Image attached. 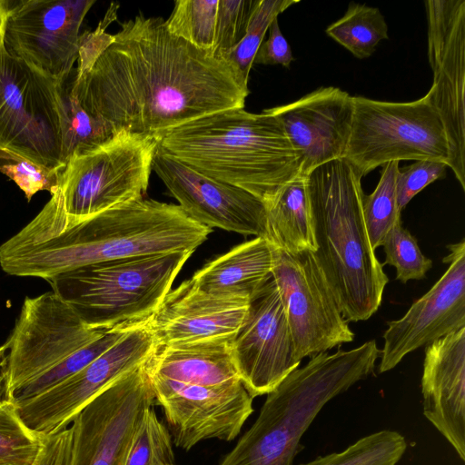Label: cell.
<instances>
[{
    "label": "cell",
    "mask_w": 465,
    "mask_h": 465,
    "mask_svg": "<svg viewBox=\"0 0 465 465\" xmlns=\"http://www.w3.org/2000/svg\"><path fill=\"white\" fill-rule=\"evenodd\" d=\"M10 1L0 0V49L5 45V32Z\"/></svg>",
    "instance_id": "cell-40"
},
{
    "label": "cell",
    "mask_w": 465,
    "mask_h": 465,
    "mask_svg": "<svg viewBox=\"0 0 465 465\" xmlns=\"http://www.w3.org/2000/svg\"><path fill=\"white\" fill-rule=\"evenodd\" d=\"M43 445V436L22 420L15 403L0 402V465H34Z\"/></svg>",
    "instance_id": "cell-30"
},
{
    "label": "cell",
    "mask_w": 465,
    "mask_h": 465,
    "mask_svg": "<svg viewBox=\"0 0 465 465\" xmlns=\"http://www.w3.org/2000/svg\"><path fill=\"white\" fill-rule=\"evenodd\" d=\"M299 1L259 0L242 40L224 57L248 82L256 52L278 15Z\"/></svg>",
    "instance_id": "cell-33"
},
{
    "label": "cell",
    "mask_w": 465,
    "mask_h": 465,
    "mask_svg": "<svg viewBox=\"0 0 465 465\" xmlns=\"http://www.w3.org/2000/svg\"><path fill=\"white\" fill-rule=\"evenodd\" d=\"M100 22L81 35L70 84L81 105L115 134L161 141L213 113L244 108L248 82L227 60L171 34L161 17L137 15L115 35Z\"/></svg>",
    "instance_id": "cell-1"
},
{
    "label": "cell",
    "mask_w": 465,
    "mask_h": 465,
    "mask_svg": "<svg viewBox=\"0 0 465 465\" xmlns=\"http://www.w3.org/2000/svg\"><path fill=\"white\" fill-rule=\"evenodd\" d=\"M381 246L385 253L381 264L395 267L396 279L403 283L423 279L432 266V261L423 255L417 239L402 226L401 221L392 226Z\"/></svg>",
    "instance_id": "cell-34"
},
{
    "label": "cell",
    "mask_w": 465,
    "mask_h": 465,
    "mask_svg": "<svg viewBox=\"0 0 465 465\" xmlns=\"http://www.w3.org/2000/svg\"><path fill=\"white\" fill-rule=\"evenodd\" d=\"M70 442L71 430L68 427L43 436V445L34 465H66Z\"/></svg>",
    "instance_id": "cell-39"
},
{
    "label": "cell",
    "mask_w": 465,
    "mask_h": 465,
    "mask_svg": "<svg viewBox=\"0 0 465 465\" xmlns=\"http://www.w3.org/2000/svg\"><path fill=\"white\" fill-rule=\"evenodd\" d=\"M423 414L465 460V327L425 346Z\"/></svg>",
    "instance_id": "cell-21"
},
{
    "label": "cell",
    "mask_w": 465,
    "mask_h": 465,
    "mask_svg": "<svg viewBox=\"0 0 465 465\" xmlns=\"http://www.w3.org/2000/svg\"><path fill=\"white\" fill-rule=\"evenodd\" d=\"M424 4L433 75L426 95L445 129L448 167L465 191V1L427 0Z\"/></svg>",
    "instance_id": "cell-13"
},
{
    "label": "cell",
    "mask_w": 465,
    "mask_h": 465,
    "mask_svg": "<svg viewBox=\"0 0 465 465\" xmlns=\"http://www.w3.org/2000/svg\"><path fill=\"white\" fill-rule=\"evenodd\" d=\"M218 3L219 0H177L164 25L171 34L213 53Z\"/></svg>",
    "instance_id": "cell-28"
},
{
    "label": "cell",
    "mask_w": 465,
    "mask_h": 465,
    "mask_svg": "<svg viewBox=\"0 0 465 465\" xmlns=\"http://www.w3.org/2000/svg\"><path fill=\"white\" fill-rule=\"evenodd\" d=\"M212 231L179 205L144 197L74 220L65 213L58 187L35 218L0 245V266L10 275L48 281L86 265L193 252Z\"/></svg>",
    "instance_id": "cell-2"
},
{
    "label": "cell",
    "mask_w": 465,
    "mask_h": 465,
    "mask_svg": "<svg viewBox=\"0 0 465 465\" xmlns=\"http://www.w3.org/2000/svg\"><path fill=\"white\" fill-rule=\"evenodd\" d=\"M153 170L191 219L209 228L267 238L266 208L252 193L194 171L158 146Z\"/></svg>",
    "instance_id": "cell-18"
},
{
    "label": "cell",
    "mask_w": 465,
    "mask_h": 465,
    "mask_svg": "<svg viewBox=\"0 0 465 465\" xmlns=\"http://www.w3.org/2000/svg\"><path fill=\"white\" fill-rule=\"evenodd\" d=\"M407 450L398 431L382 430L361 438L341 452H334L300 465H396Z\"/></svg>",
    "instance_id": "cell-27"
},
{
    "label": "cell",
    "mask_w": 465,
    "mask_h": 465,
    "mask_svg": "<svg viewBox=\"0 0 465 465\" xmlns=\"http://www.w3.org/2000/svg\"><path fill=\"white\" fill-rule=\"evenodd\" d=\"M325 32L359 59L370 57L378 44L388 39V25L381 11L353 2Z\"/></svg>",
    "instance_id": "cell-25"
},
{
    "label": "cell",
    "mask_w": 465,
    "mask_h": 465,
    "mask_svg": "<svg viewBox=\"0 0 465 465\" xmlns=\"http://www.w3.org/2000/svg\"><path fill=\"white\" fill-rule=\"evenodd\" d=\"M94 0L10 2L5 45L14 56L64 83L77 61L80 28Z\"/></svg>",
    "instance_id": "cell-14"
},
{
    "label": "cell",
    "mask_w": 465,
    "mask_h": 465,
    "mask_svg": "<svg viewBox=\"0 0 465 465\" xmlns=\"http://www.w3.org/2000/svg\"><path fill=\"white\" fill-rule=\"evenodd\" d=\"M166 154L268 205L298 178L301 159L281 122L264 110L232 108L181 125L158 142Z\"/></svg>",
    "instance_id": "cell-3"
},
{
    "label": "cell",
    "mask_w": 465,
    "mask_h": 465,
    "mask_svg": "<svg viewBox=\"0 0 465 465\" xmlns=\"http://www.w3.org/2000/svg\"><path fill=\"white\" fill-rule=\"evenodd\" d=\"M231 347L240 380L252 398L267 395L299 367L301 361L272 278L251 299Z\"/></svg>",
    "instance_id": "cell-16"
},
{
    "label": "cell",
    "mask_w": 465,
    "mask_h": 465,
    "mask_svg": "<svg viewBox=\"0 0 465 465\" xmlns=\"http://www.w3.org/2000/svg\"><path fill=\"white\" fill-rule=\"evenodd\" d=\"M399 162L382 165L380 181L374 191L363 194L362 213L367 233L372 249L381 246L386 235L398 222L401 221L397 202L396 179L400 170Z\"/></svg>",
    "instance_id": "cell-26"
},
{
    "label": "cell",
    "mask_w": 465,
    "mask_h": 465,
    "mask_svg": "<svg viewBox=\"0 0 465 465\" xmlns=\"http://www.w3.org/2000/svg\"><path fill=\"white\" fill-rule=\"evenodd\" d=\"M266 110L281 122L298 153L301 176L344 158L353 119V99L347 92L321 87L292 103Z\"/></svg>",
    "instance_id": "cell-19"
},
{
    "label": "cell",
    "mask_w": 465,
    "mask_h": 465,
    "mask_svg": "<svg viewBox=\"0 0 465 465\" xmlns=\"http://www.w3.org/2000/svg\"><path fill=\"white\" fill-rule=\"evenodd\" d=\"M157 146L158 141L150 136L120 131L73 153L59 183L67 215L84 220L143 198Z\"/></svg>",
    "instance_id": "cell-8"
},
{
    "label": "cell",
    "mask_w": 465,
    "mask_h": 465,
    "mask_svg": "<svg viewBox=\"0 0 465 465\" xmlns=\"http://www.w3.org/2000/svg\"><path fill=\"white\" fill-rule=\"evenodd\" d=\"M62 170L45 166L0 148V173L13 180L28 201L40 191L52 193L57 189Z\"/></svg>",
    "instance_id": "cell-35"
},
{
    "label": "cell",
    "mask_w": 465,
    "mask_h": 465,
    "mask_svg": "<svg viewBox=\"0 0 465 465\" xmlns=\"http://www.w3.org/2000/svg\"><path fill=\"white\" fill-rule=\"evenodd\" d=\"M352 99L353 119L343 159L362 177L390 162L429 160L448 166L445 129L426 94L411 102Z\"/></svg>",
    "instance_id": "cell-7"
},
{
    "label": "cell",
    "mask_w": 465,
    "mask_h": 465,
    "mask_svg": "<svg viewBox=\"0 0 465 465\" xmlns=\"http://www.w3.org/2000/svg\"><path fill=\"white\" fill-rule=\"evenodd\" d=\"M361 178L345 159L320 165L305 176L313 255L348 322L371 318L389 282L367 233Z\"/></svg>",
    "instance_id": "cell-4"
},
{
    "label": "cell",
    "mask_w": 465,
    "mask_h": 465,
    "mask_svg": "<svg viewBox=\"0 0 465 465\" xmlns=\"http://www.w3.org/2000/svg\"><path fill=\"white\" fill-rule=\"evenodd\" d=\"M193 252H173L86 265L47 282L88 326L112 330L148 320Z\"/></svg>",
    "instance_id": "cell-5"
},
{
    "label": "cell",
    "mask_w": 465,
    "mask_h": 465,
    "mask_svg": "<svg viewBox=\"0 0 465 465\" xmlns=\"http://www.w3.org/2000/svg\"><path fill=\"white\" fill-rule=\"evenodd\" d=\"M144 364L116 380L75 415L66 465H124L144 411L155 404Z\"/></svg>",
    "instance_id": "cell-12"
},
{
    "label": "cell",
    "mask_w": 465,
    "mask_h": 465,
    "mask_svg": "<svg viewBox=\"0 0 465 465\" xmlns=\"http://www.w3.org/2000/svg\"><path fill=\"white\" fill-rule=\"evenodd\" d=\"M109 330L85 324L54 292L26 297L6 341L5 399Z\"/></svg>",
    "instance_id": "cell-9"
},
{
    "label": "cell",
    "mask_w": 465,
    "mask_h": 465,
    "mask_svg": "<svg viewBox=\"0 0 465 465\" xmlns=\"http://www.w3.org/2000/svg\"><path fill=\"white\" fill-rule=\"evenodd\" d=\"M124 465H174L171 433L153 407L144 411L134 430Z\"/></svg>",
    "instance_id": "cell-31"
},
{
    "label": "cell",
    "mask_w": 465,
    "mask_h": 465,
    "mask_svg": "<svg viewBox=\"0 0 465 465\" xmlns=\"http://www.w3.org/2000/svg\"><path fill=\"white\" fill-rule=\"evenodd\" d=\"M444 274L399 320L388 322L381 350V373L410 352L465 327V241L448 245Z\"/></svg>",
    "instance_id": "cell-17"
},
{
    "label": "cell",
    "mask_w": 465,
    "mask_h": 465,
    "mask_svg": "<svg viewBox=\"0 0 465 465\" xmlns=\"http://www.w3.org/2000/svg\"><path fill=\"white\" fill-rule=\"evenodd\" d=\"M447 164L437 161H415L404 170H399L396 179L397 202L402 210L427 185L445 177Z\"/></svg>",
    "instance_id": "cell-37"
},
{
    "label": "cell",
    "mask_w": 465,
    "mask_h": 465,
    "mask_svg": "<svg viewBox=\"0 0 465 465\" xmlns=\"http://www.w3.org/2000/svg\"><path fill=\"white\" fill-rule=\"evenodd\" d=\"M249 306L248 299L205 292L189 279L171 289L149 325L157 346L233 340Z\"/></svg>",
    "instance_id": "cell-20"
},
{
    "label": "cell",
    "mask_w": 465,
    "mask_h": 465,
    "mask_svg": "<svg viewBox=\"0 0 465 465\" xmlns=\"http://www.w3.org/2000/svg\"><path fill=\"white\" fill-rule=\"evenodd\" d=\"M175 446L189 450L202 440H234L253 412V398L241 381L188 384L149 375Z\"/></svg>",
    "instance_id": "cell-15"
},
{
    "label": "cell",
    "mask_w": 465,
    "mask_h": 465,
    "mask_svg": "<svg viewBox=\"0 0 465 465\" xmlns=\"http://www.w3.org/2000/svg\"><path fill=\"white\" fill-rule=\"evenodd\" d=\"M131 326L107 331L90 344L75 351L59 364L22 386L8 400L13 402H19L35 397L63 382L114 344Z\"/></svg>",
    "instance_id": "cell-29"
},
{
    "label": "cell",
    "mask_w": 465,
    "mask_h": 465,
    "mask_svg": "<svg viewBox=\"0 0 465 465\" xmlns=\"http://www.w3.org/2000/svg\"><path fill=\"white\" fill-rule=\"evenodd\" d=\"M70 78L71 75L64 84L65 124L63 142L64 163L73 153L94 147L114 134L104 123L84 109L71 89Z\"/></svg>",
    "instance_id": "cell-32"
},
{
    "label": "cell",
    "mask_w": 465,
    "mask_h": 465,
    "mask_svg": "<svg viewBox=\"0 0 465 465\" xmlns=\"http://www.w3.org/2000/svg\"><path fill=\"white\" fill-rule=\"evenodd\" d=\"M232 340L157 346L144 366L149 375L195 385L241 381L232 354Z\"/></svg>",
    "instance_id": "cell-23"
},
{
    "label": "cell",
    "mask_w": 465,
    "mask_h": 465,
    "mask_svg": "<svg viewBox=\"0 0 465 465\" xmlns=\"http://www.w3.org/2000/svg\"><path fill=\"white\" fill-rule=\"evenodd\" d=\"M272 243L255 237L213 259L191 278L202 291L251 299L272 278Z\"/></svg>",
    "instance_id": "cell-22"
},
{
    "label": "cell",
    "mask_w": 465,
    "mask_h": 465,
    "mask_svg": "<svg viewBox=\"0 0 465 465\" xmlns=\"http://www.w3.org/2000/svg\"><path fill=\"white\" fill-rule=\"evenodd\" d=\"M294 60L292 49L282 34L278 19H274L269 27V37L262 42L253 59V64L273 65L281 64L289 68Z\"/></svg>",
    "instance_id": "cell-38"
},
{
    "label": "cell",
    "mask_w": 465,
    "mask_h": 465,
    "mask_svg": "<svg viewBox=\"0 0 465 465\" xmlns=\"http://www.w3.org/2000/svg\"><path fill=\"white\" fill-rule=\"evenodd\" d=\"M259 0H219L213 54L223 58L242 40Z\"/></svg>",
    "instance_id": "cell-36"
},
{
    "label": "cell",
    "mask_w": 465,
    "mask_h": 465,
    "mask_svg": "<svg viewBox=\"0 0 465 465\" xmlns=\"http://www.w3.org/2000/svg\"><path fill=\"white\" fill-rule=\"evenodd\" d=\"M157 343L149 319L134 324L110 348L52 389L14 402L27 427L40 436L58 432L116 380L143 365Z\"/></svg>",
    "instance_id": "cell-10"
},
{
    "label": "cell",
    "mask_w": 465,
    "mask_h": 465,
    "mask_svg": "<svg viewBox=\"0 0 465 465\" xmlns=\"http://www.w3.org/2000/svg\"><path fill=\"white\" fill-rule=\"evenodd\" d=\"M267 239L289 252L316 251L305 177L286 184L265 206Z\"/></svg>",
    "instance_id": "cell-24"
},
{
    "label": "cell",
    "mask_w": 465,
    "mask_h": 465,
    "mask_svg": "<svg viewBox=\"0 0 465 465\" xmlns=\"http://www.w3.org/2000/svg\"><path fill=\"white\" fill-rule=\"evenodd\" d=\"M272 246V279L284 306L298 360L352 341L354 333L313 252H289Z\"/></svg>",
    "instance_id": "cell-11"
},
{
    "label": "cell",
    "mask_w": 465,
    "mask_h": 465,
    "mask_svg": "<svg viewBox=\"0 0 465 465\" xmlns=\"http://www.w3.org/2000/svg\"><path fill=\"white\" fill-rule=\"evenodd\" d=\"M7 343H4L3 345H0V370L2 371L5 362H6V356H7ZM4 388V376L2 374V371L0 372V402L2 401L1 399V393L2 389Z\"/></svg>",
    "instance_id": "cell-41"
},
{
    "label": "cell",
    "mask_w": 465,
    "mask_h": 465,
    "mask_svg": "<svg viewBox=\"0 0 465 465\" xmlns=\"http://www.w3.org/2000/svg\"><path fill=\"white\" fill-rule=\"evenodd\" d=\"M0 49V148L64 169V84Z\"/></svg>",
    "instance_id": "cell-6"
}]
</instances>
